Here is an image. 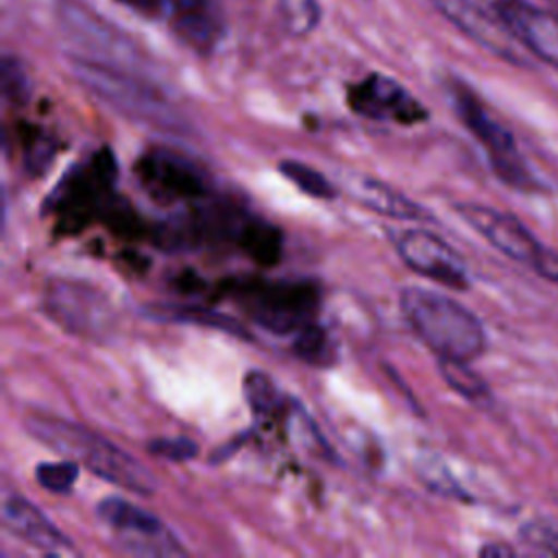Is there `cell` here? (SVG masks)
<instances>
[{
    "instance_id": "cell-1",
    "label": "cell",
    "mask_w": 558,
    "mask_h": 558,
    "mask_svg": "<svg viewBox=\"0 0 558 558\" xmlns=\"http://www.w3.org/2000/svg\"><path fill=\"white\" fill-rule=\"evenodd\" d=\"M24 427L37 442L85 464L94 475L120 488L146 497L157 490V480L142 462H137L131 453H126L105 436L78 423L35 412L26 416Z\"/></svg>"
},
{
    "instance_id": "cell-2",
    "label": "cell",
    "mask_w": 558,
    "mask_h": 558,
    "mask_svg": "<svg viewBox=\"0 0 558 558\" xmlns=\"http://www.w3.org/2000/svg\"><path fill=\"white\" fill-rule=\"evenodd\" d=\"M399 305L410 327L438 357L473 362L484 353V325L460 301L427 288L408 286L399 294Z\"/></svg>"
},
{
    "instance_id": "cell-3",
    "label": "cell",
    "mask_w": 558,
    "mask_h": 558,
    "mask_svg": "<svg viewBox=\"0 0 558 558\" xmlns=\"http://www.w3.org/2000/svg\"><path fill=\"white\" fill-rule=\"evenodd\" d=\"M116 159L109 148H100L89 157V161L68 170L57 190L50 194L46 209L52 211L68 229L83 227L96 218L129 227L126 218L133 214L131 207H122L124 201L116 198Z\"/></svg>"
},
{
    "instance_id": "cell-4",
    "label": "cell",
    "mask_w": 558,
    "mask_h": 558,
    "mask_svg": "<svg viewBox=\"0 0 558 558\" xmlns=\"http://www.w3.org/2000/svg\"><path fill=\"white\" fill-rule=\"evenodd\" d=\"M72 72L78 83L122 116L168 131L183 129V118L177 107L157 87L129 70L105 61L74 57Z\"/></svg>"
},
{
    "instance_id": "cell-5",
    "label": "cell",
    "mask_w": 558,
    "mask_h": 558,
    "mask_svg": "<svg viewBox=\"0 0 558 558\" xmlns=\"http://www.w3.org/2000/svg\"><path fill=\"white\" fill-rule=\"evenodd\" d=\"M231 296L259 327L292 336L316 323L320 305V290L310 279H244L231 286Z\"/></svg>"
},
{
    "instance_id": "cell-6",
    "label": "cell",
    "mask_w": 558,
    "mask_h": 558,
    "mask_svg": "<svg viewBox=\"0 0 558 558\" xmlns=\"http://www.w3.org/2000/svg\"><path fill=\"white\" fill-rule=\"evenodd\" d=\"M451 98H453V107H456L462 124L484 146L495 177L499 181H504L506 185L521 190V192L536 190L538 183H536L532 170L527 168V163L514 142V135L486 111L484 102L466 85L453 83Z\"/></svg>"
},
{
    "instance_id": "cell-7",
    "label": "cell",
    "mask_w": 558,
    "mask_h": 558,
    "mask_svg": "<svg viewBox=\"0 0 558 558\" xmlns=\"http://www.w3.org/2000/svg\"><path fill=\"white\" fill-rule=\"evenodd\" d=\"M44 310L68 333L92 340H105L116 327V312L107 294L78 279H50Z\"/></svg>"
},
{
    "instance_id": "cell-8",
    "label": "cell",
    "mask_w": 558,
    "mask_h": 558,
    "mask_svg": "<svg viewBox=\"0 0 558 558\" xmlns=\"http://www.w3.org/2000/svg\"><path fill=\"white\" fill-rule=\"evenodd\" d=\"M137 181L146 194L161 203H201L211 196V181L207 172L170 146H155L146 150L135 166Z\"/></svg>"
},
{
    "instance_id": "cell-9",
    "label": "cell",
    "mask_w": 558,
    "mask_h": 558,
    "mask_svg": "<svg viewBox=\"0 0 558 558\" xmlns=\"http://www.w3.org/2000/svg\"><path fill=\"white\" fill-rule=\"evenodd\" d=\"M98 519L113 532L122 551L133 556H183L185 547L153 512L124 497H105L96 506Z\"/></svg>"
},
{
    "instance_id": "cell-10",
    "label": "cell",
    "mask_w": 558,
    "mask_h": 558,
    "mask_svg": "<svg viewBox=\"0 0 558 558\" xmlns=\"http://www.w3.org/2000/svg\"><path fill=\"white\" fill-rule=\"evenodd\" d=\"M432 4L469 39L490 54L512 63L527 65V50L512 35L495 2L488 0H432Z\"/></svg>"
},
{
    "instance_id": "cell-11",
    "label": "cell",
    "mask_w": 558,
    "mask_h": 558,
    "mask_svg": "<svg viewBox=\"0 0 558 558\" xmlns=\"http://www.w3.org/2000/svg\"><path fill=\"white\" fill-rule=\"evenodd\" d=\"M397 253L403 264L421 277H427L451 290H466L471 286L462 257L436 233L414 227L397 238Z\"/></svg>"
},
{
    "instance_id": "cell-12",
    "label": "cell",
    "mask_w": 558,
    "mask_h": 558,
    "mask_svg": "<svg viewBox=\"0 0 558 558\" xmlns=\"http://www.w3.org/2000/svg\"><path fill=\"white\" fill-rule=\"evenodd\" d=\"M349 107L368 120L416 124L427 118V109L395 78L368 74L347 89Z\"/></svg>"
},
{
    "instance_id": "cell-13",
    "label": "cell",
    "mask_w": 558,
    "mask_h": 558,
    "mask_svg": "<svg viewBox=\"0 0 558 558\" xmlns=\"http://www.w3.org/2000/svg\"><path fill=\"white\" fill-rule=\"evenodd\" d=\"M453 209L506 257L527 266L536 262L543 246L517 216L480 203H456Z\"/></svg>"
},
{
    "instance_id": "cell-14",
    "label": "cell",
    "mask_w": 558,
    "mask_h": 558,
    "mask_svg": "<svg viewBox=\"0 0 558 558\" xmlns=\"http://www.w3.org/2000/svg\"><path fill=\"white\" fill-rule=\"evenodd\" d=\"M495 4L521 46L558 68V11L538 9L525 0H495Z\"/></svg>"
},
{
    "instance_id": "cell-15",
    "label": "cell",
    "mask_w": 558,
    "mask_h": 558,
    "mask_svg": "<svg viewBox=\"0 0 558 558\" xmlns=\"http://www.w3.org/2000/svg\"><path fill=\"white\" fill-rule=\"evenodd\" d=\"M2 525L48 556H78L72 541L26 497L11 495L2 504Z\"/></svg>"
},
{
    "instance_id": "cell-16",
    "label": "cell",
    "mask_w": 558,
    "mask_h": 558,
    "mask_svg": "<svg viewBox=\"0 0 558 558\" xmlns=\"http://www.w3.org/2000/svg\"><path fill=\"white\" fill-rule=\"evenodd\" d=\"M59 17L68 37L85 44L94 52H102L105 63L120 61V59L122 61L137 59V52L131 46V41H126L124 35H120L116 28H111L107 22L94 15L87 7L74 0H65L59 7Z\"/></svg>"
},
{
    "instance_id": "cell-17",
    "label": "cell",
    "mask_w": 558,
    "mask_h": 558,
    "mask_svg": "<svg viewBox=\"0 0 558 558\" xmlns=\"http://www.w3.org/2000/svg\"><path fill=\"white\" fill-rule=\"evenodd\" d=\"M166 20L177 37L198 54H209L222 37L216 0H172Z\"/></svg>"
},
{
    "instance_id": "cell-18",
    "label": "cell",
    "mask_w": 558,
    "mask_h": 558,
    "mask_svg": "<svg viewBox=\"0 0 558 558\" xmlns=\"http://www.w3.org/2000/svg\"><path fill=\"white\" fill-rule=\"evenodd\" d=\"M355 196L364 207H368L371 211L384 214L388 218L412 220V222H434V216L427 211V207L418 205L416 201H412L410 196L401 194L399 190L390 187L379 179H373V177L360 179L355 187Z\"/></svg>"
},
{
    "instance_id": "cell-19",
    "label": "cell",
    "mask_w": 558,
    "mask_h": 558,
    "mask_svg": "<svg viewBox=\"0 0 558 558\" xmlns=\"http://www.w3.org/2000/svg\"><path fill=\"white\" fill-rule=\"evenodd\" d=\"M148 316L159 318V320H172V323H192V325H203V327H211V329H220L225 333L238 336V338H246L251 340V333L246 331V327L229 316L222 314L218 310L211 307H201V305H150L148 307Z\"/></svg>"
},
{
    "instance_id": "cell-20",
    "label": "cell",
    "mask_w": 558,
    "mask_h": 558,
    "mask_svg": "<svg viewBox=\"0 0 558 558\" xmlns=\"http://www.w3.org/2000/svg\"><path fill=\"white\" fill-rule=\"evenodd\" d=\"M438 368L445 381L464 399L471 403H490L493 395L488 384L469 366V362L462 360H447L438 357Z\"/></svg>"
},
{
    "instance_id": "cell-21",
    "label": "cell",
    "mask_w": 558,
    "mask_h": 558,
    "mask_svg": "<svg viewBox=\"0 0 558 558\" xmlns=\"http://www.w3.org/2000/svg\"><path fill=\"white\" fill-rule=\"evenodd\" d=\"M242 390L248 408L257 416H275L281 410V395L275 381L262 371H248L242 381Z\"/></svg>"
},
{
    "instance_id": "cell-22",
    "label": "cell",
    "mask_w": 558,
    "mask_h": 558,
    "mask_svg": "<svg viewBox=\"0 0 558 558\" xmlns=\"http://www.w3.org/2000/svg\"><path fill=\"white\" fill-rule=\"evenodd\" d=\"M279 172L294 183L301 192L314 196V198H333L336 196V187L333 183L316 168L296 161V159H281L279 161Z\"/></svg>"
},
{
    "instance_id": "cell-23",
    "label": "cell",
    "mask_w": 558,
    "mask_h": 558,
    "mask_svg": "<svg viewBox=\"0 0 558 558\" xmlns=\"http://www.w3.org/2000/svg\"><path fill=\"white\" fill-rule=\"evenodd\" d=\"M292 351L303 362L314 364V366H327L333 360L331 340H329L327 331L318 323H312V325H307V327H303L301 331L294 333Z\"/></svg>"
},
{
    "instance_id": "cell-24",
    "label": "cell",
    "mask_w": 558,
    "mask_h": 558,
    "mask_svg": "<svg viewBox=\"0 0 558 558\" xmlns=\"http://www.w3.org/2000/svg\"><path fill=\"white\" fill-rule=\"evenodd\" d=\"M54 159V140L41 129H26L22 135V163L31 177H41Z\"/></svg>"
},
{
    "instance_id": "cell-25",
    "label": "cell",
    "mask_w": 558,
    "mask_h": 558,
    "mask_svg": "<svg viewBox=\"0 0 558 558\" xmlns=\"http://www.w3.org/2000/svg\"><path fill=\"white\" fill-rule=\"evenodd\" d=\"M0 85H2V96L13 105H26L31 98V92H33L31 78H28L24 65L11 54L2 57Z\"/></svg>"
},
{
    "instance_id": "cell-26",
    "label": "cell",
    "mask_w": 558,
    "mask_h": 558,
    "mask_svg": "<svg viewBox=\"0 0 558 558\" xmlns=\"http://www.w3.org/2000/svg\"><path fill=\"white\" fill-rule=\"evenodd\" d=\"M35 480L41 488L50 493H70L74 482L78 480V462L61 460V462H41L35 466Z\"/></svg>"
},
{
    "instance_id": "cell-27",
    "label": "cell",
    "mask_w": 558,
    "mask_h": 558,
    "mask_svg": "<svg viewBox=\"0 0 558 558\" xmlns=\"http://www.w3.org/2000/svg\"><path fill=\"white\" fill-rule=\"evenodd\" d=\"M418 475L423 482L429 486V490H436L445 497H456V499H466L462 486L451 477L449 469L438 460V458H427L418 466Z\"/></svg>"
},
{
    "instance_id": "cell-28",
    "label": "cell",
    "mask_w": 558,
    "mask_h": 558,
    "mask_svg": "<svg viewBox=\"0 0 558 558\" xmlns=\"http://www.w3.org/2000/svg\"><path fill=\"white\" fill-rule=\"evenodd\" d=\"M148 453L163 458V460H172V462H183V460H192L198 453V445L192 438L185 436H177V438H153L146 445Z\"/></svg>"
},
{
    "instance_id": "cell-29",
    "label": "cell",
    "mask_w": 558,
    "mask_h": 558,
    "mask_svg": "<svg viewBox=\"0 0 558 558\" xmlns=\"http://www.w3.org/2000/svg\"><path fill=\"white\" fill-rule=\"evenodd\" d=\"M521 538L523 543H527L530 547L558 556V525L549 523V521H530L521 527Z\"/></svg>"
},
{
    "instance_id": "cell-30",
    "label": "cell",
    "mask_w": 558,
    "mask_h": 558,
    "mask_svg": "<svg viewBox=\"0 0 558 558\" xmlns=\"http://www.w3.org/2000/svg\"><path fill=\"white\" fill-rule=\"evenodd\" d=\"M122 2L124 7L146 15V17H168V11H170V4L172 0H118Z\"/></svg>"
},
{
    "instance_id": "cell-31",
    "label": "cell",
    "mask_w": 558,
    "mask_h": 558,
    "mask_svg": "<svg viewBox=\"0 0 558 558\" xmlns=\"http://www.w3.org/2000/svg\"><path fill=\"white\" fill-rule=\"evenodd\" d=\"M532 268L547 281L558 286V253L551 248H541L536 262L532 264Z\"/></svg>"
},
{
    "instance_id": "cell-32",
    "label": "cell",
    "mask_w": 558,
    "mask_h": 558,
    "mask_svg": "<svg viewBox=\"0 0 558 558\" xmlns=\"http://www.w3.org/2000/svg\"><path fill=\"white\" fill-rule=\"evenodd\" d=\"M480 556H484V558H510V556H514V549L506 543H488L480 549Z\"/></svg>"
},
{
    "instance_id": "cell-33",
    "label": "cell",
    "mask_w": 558,
    "mask_h": 558,
    "mask_svg": "<svg viewBox=\"0 0 558 558\" xmlns=\"http://www.w3.org/2000/svg\"><path fill=\"white\" fill-rule=\"evenodd\" d=\"M554 4H556V11H558V0H554Z\"/></svg>"
}]
</instances>
